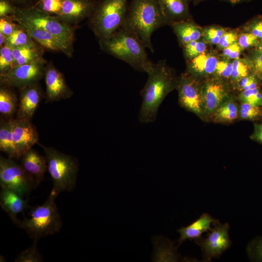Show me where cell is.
I'll list each match as a JSON object with an SVG mask.
<instances>
[{"label":"cell","mask_w":262,"mask_h":262,"mask_svg":"<svg viewBox=\"0 0 262 262\" xmlns=\"http://www.w3.org/2000/svg\"><path fill=\"white\" fill-rule=\"evenodd\" d=\"M253 74L249 61L247 57L232 60V66L229 80L236 88L240 81L245 77Z\"/></svg>","instance_id":"4316f807"},{"label":"cell","mask_w":262,"mask_h":262,"mask_svg":"<svg viewBox=\"0 0 262 262\" xmlns=\"http://www.w3.org/2000/svg\"><path fill=\"white\" fill-rule=\"evenodd\" d=\"M262 115V110L256 107L246 103H242L238 109V116L242 119L255 120Z\"/></svg>","instance_id":"d590c367"},{"label":"cell","mask_w":262,"mask_h":262,"mask_svg":"<svg viewBox=\"0 0 262 262\" xmlns=\"http://www.w3.org/2000/svg\"><path fill=\"white\" fill-rule=\"evenodd\" d=\"M203 97L204 116H211L229 98L225 82L213 76L205 79L203 84Z\"/></svg>","instance_id":"7c38bea8"},{"label":"cell","mask_w":262,"mask_h":262,"mask_svg":"<svg viewBox=\"0 0 262 262\" xmlns=\"http://www.w3.org/2000/svg\"><path fill=\"white\" fill-rule=\"evenodd\" d=\"M0 204L1 208L9 215L16 224L18 219L17 215L28 207V201L23 196L11 190L1 188Z\"/></svg>","instance_id":"ffe728a7"},{"label":"cell","mask_w":262,"mask_h":262,"mask_svg":"<svg viewBox=\"0 0 262 262\" xmlns=\"http://www.w3.org/2000/svg\"><path fill=\"white\" fill-rule=\"evenodd\" d=\"M16 7H27L33 6L39 0H9Z\"/></svg>","instance_id":"7dc6e473"},{"label":"cell","mask_w":262,"mask_h":262,"mask_svg":"<svg viewBox=\"0 0 262 262\" xmlns=\"http://www.w3.org/2000/svg\"><path fill=\"white\" fill-rule=\"evenodd\" d=\"M43 149L47 170L53 182L52 190L58 196L63 192H71L76 186L79 164L77 160L52 147L38 144Z\"/></svg>","instance_id":"52a82bcc"},{"label":"cell","mask_w":262,"mask_h":262,"mask_svg":"<svg viewBox=\"0 0 262 262\" xmlns=\"http://www.w3.org/2000/svg\"><path fill=\"white\" fill-rule=\"evenodd\" d=\"M239 98L242 103L259 107L262 106V93L259 87L241 92Z\"/></svg>","instance_id":"836d02e7"},{"label":"cell","mask_w":262,"mask_h":262,"mask_svg":"<svg viewBox=\"0 0 262 262\" xmlns=\"http://www.w3.org/2000/svg\"><path fill=\"white\" fill-rule=\"evenodd\" d=\"M14 67L12 48L7 44L0 49V75L8 73Z\"/></svg>","instance_id":"1f68e13d"},{"label":"cell","mask_w":262,"mask_h":262,"mask_svg":"<svg viewBox=\"0 0 262 262\" xmlns=\"http://www.w3.org/2000/svg\"><path fill=\"white\" fill-rule=\"evenodd\" d=\"M252 69V73L262 81V53L255 49L247 56Z\"/></svg>","instance_id":"f35d334b"},{"label":"cell","mask_w":262,"mask_h":262,"mask_svg":"<svg viewBox=\"0 0 262 262\" xmlns=\"http://www.w3.org/2000/svg\"><path fill=\"white\" fill-rule=\"evenodd\" d=\"M44 59L14 67L0 75V82L6 86L20 89L37 82L44 75Z\"/></svg>","instance_id":"8fae6325"},{"label":"cell","mask_w":262,"mask_h":262,"mask_svg":"<svg viewBox=\"0 0 262 262\" xmlns=\"http://www.w3.org/2000/svg\"><path fill=\"white\" fill-rule=\"evenodd\" d=\"M127 0H95L88 24L98 40L108 38L123 25Z\"/></svg>","instance_id":"8992f818"},{"label":"cell","mask_w":262,"mask_h":262,"mask_svg":"<svg viewBox=\"0 0 262 262\" xmlns=\"http://www.w3.org/2000/svg\"><path fill=\"white\" fill-rule=\"evenodd\" d=\"M216 122H231L238 117V108L232 98H228L213 115Z\"/></svg>","instance_id":"484cf974"},{"label":"cell","mask_w":262,"mask_h":262,"mask_svg":"<svg viewBox=\"0 0 262 262\" xmlns=\"http://www.w3.org/2000/svg\"><path fill=\"white\" fill-rule=\"evenodd\" d=\"M16 6L9 0H0V17L12 15Z\"/></svg>","instance_id":"bcb514c9"},{"label":"cell","mask_w":262,"mask_h":262,"mask_svg":"<svg viewBox=\"0 0 262 262\" xmlns=\"http://www.w3.org/2000/svg\"><path fill=\"white\" fill-rule=\"evenodd\" d=\"M18 26L17 23L7 16L0 17V33L6 37L10 36Z\"/></svg>","instance_id":"f6af8a7d"},{"label":"cell","mask_w":262,"mask_h":262,"mask_svg":"<svg viewBox=\"0 0 262 262\" xmlns=\"http://www.w3.org/2000/svg\"><path fill=\"white\" fill-rule=\"evenodd\" d=\"M41 47L35 43L22 47H11L14 67L44 59Z\"/></svg>","instance_id":"cb8c5ba5"},{"label":"cell","mask_w":262,"mask_h":262,"mask_svg":"<svg viewBox=\"0 0 262 262\" xmlns=\"http://www.w3.org/2000/svg\"><path fill=\"white\" fill-rule=\"evenodd\" d=\"M216 220L209 214L204 213L190 225L178 229L180 234L178 240V246L187 239L195 240L200 238L203 232L210 231L212 229L211 225Z\"/></svg>","instance_id":"7402d4cb"},{"label":"cell","mask_w":262,"mask_h":262,"mask_svg":"<svg viewBox=\"0 0 262 262\" xmlns=\"http://www.w3.org/2000/svg\"><path fill=\"white\" fill-rule=\"evenodd\" d=\"M63 0H39L33 6L49 15H58L62 7Z\"/></svg>","instance_id":"e575fe53"},{"label":"cell","mask_w":262,"mask_h":262,"mask_svg":"<svg viewBox=\"0 0 262 262\" xmlns=\"http://www.w3.org/2000/svg\"><path fill=\"white\" fill-rule=\"evenodd\" d=\"M32 245L21 252L16 256L15 262H42L43 257L37 247V240H33Z\"/></svg>","instance_id":"4dcf8cb0"},{"label":"cell","mask_w":262,"mask_h":262,"mask_svg":"<svg viewBox=\"0 0 262 262\" xmlns=\"http://www.w3.org/2000/svg\"><path fill=\"white\" fill-rule=\"evenodd\" d=\"M39 184L14 159L0 157V185L22 196L29 195Z\"/></svg>","instance_id":"ba28073f"},{"label":"cell","mask_w":262,"mask_h":262,"mask_svg":"<svg viewBox=\"0 0 262 262\" xmlns=\"http://www.w3.org/2000/svg\"><path fill=\"white\" fill-rule=\"evenodd\" d=\"M206 0H190L195 5L198 4L199 2Z\"/></svg>","instance_id":"f5cc1de1"},{"label":"cell","mask_w":262,"mask_h":262,"mask_svg":"<svg viewBox=\"0 0 262 262\" xmlns=\"http://www.w3.org/2000/svg\"><path fill=\"white\" fill-rule=\"evenodd\" d=\"M45 80L47 102L59 101L70 98L73 92L67 85L61 72L52 64L45 68Z\"/></svg>","instance_id":"5bb4252c"},{"label":"cell","mask_w":262,"mask_h":262,"mask_svg":"<svg viewBox=\"0 0 262 262\" xmlns=\"http://www.w3.org/2000/svg\"><path fill=\"white\" fill-rule=\"evenodd\" d=\"M58 196L51 190L47 200L41 205L33 208L29 217L18 219L16 223L33 240L39 239L58 233L62 221L55 200Z\"/></svg>","instance_id":"5b68a950"},{"label":"cell","mask_w":262,"mask_h":262,"mask_svg":"<svg viewBox=\"0 0 262 262\" xmlns=\"http://www.w3.org/2000/svg\"><path fill=\"white\" fill-rule=\"evenodd\" d=\"M164 25L166 22L157 0H131L121 27L135 33L153 53L152 34Z\"/></svg>","instance_id":"3957f363"},{"label":"cell","mask_w":262,"mask_h":262,"mask_svg":"<svg viewBox=\"0 0 262 262\" xmlns=\"http://www.w3.org/2000/svg\"><path fill=\"white\" fill-rule=\"evenodd\" d=\"M246 250L251 261L262 262V237H257L251 241Z\"/></svg>","instance_id":"74e56055"},{"label":"cell","mask_w":262,"mask_h":262,"mask_svg":"<svg viewBox=\"0 0 262 262\" xmlns=\"http://www.w3.org/2000/svg\"><path fill=\"white\" fill-rule=\"evenodd\" d=\"M14 143L18 158L32 148L38 143L39 134L36 127L30 120L13 119Z\"/></svg>","instance_id":"4fadbf2b"},{"label":"cell","mask_w":262,"mask_h":262,"mask_svg":"<svg viewBox=\"0 0 262 262\" xmlns=\"http://www.w3.org/2000/svg\"><path fill=\"white\" fill-rule=\"evenodd\" d=\"M239 34L238 32L236 30L227 29L216 45L217 49L222 50L229 45L237 42Z\"/></svg>","instance_id":"60d3db41"},{"label":"cell","mask_w":262,"mask_h":262,"mask_svg":"<svg viewBox=\"0 0 262 262\" xmlns=\"http://www.w3.org/2000/svg\"><path fill=\"white\" fill-rule=\"evenodd\" d=\"M259 81L254 74H250L240 81L237 88L242 92L259 88Z\"/></svg>","instance_id":"ee69618b"},{"label":"cell","mask_w":262,"mask_h":262,"mask_svg":"<svg viewBox=\"0 0 262 262\" xmlns=\"http://www.w3.org/2000/svg\"><path fill=\"white\" fill-rule=\"evenodd\" d=\"M167 25L192 19L190 0H157Z\"/></svg>","instance_id":"ac0fdd59"},{"label":"cell","mask_w":262,"mask_h":262,"mask_svg":"<svg viewBox=\"0 0 262 262\" xmlns=\"http://www.w3.org/2000/svg\"><path fill=\"white\" fill-rule=\"evenodd\" d=\"M147 75V81L140 92L142 103L138 119L142 123H150L156 120L162 102L176 89L178 78L164 59L154 63Z\"/></svg>","instance_id":"6da1fadb"},{"label":"cell","mask_w":262,"mask_h":262,"mask_svg":"<svg viewBox=\"0 0 262 262\" xmlns=\"http://www.w3.org/2000/svg\"><path fill=\"white\" fill-rule=\"evenodd\" d=\"M20 164L24 169L40 183L47 170L45 157L33 148L20 157Z\"/></svg>","instance_id":"44dd1931"},{"label":"cell","mask_w":262,"mask_h":262,"mask_svg":"<svg viewBox=\"0 0 262 262\" xmlns=\"http://www.w3.org/2000/svg\"><path fill=\"white\" fill-rule=\"evenodd\" d=\"M17 99L15 94L5 87L0 89V113L1 115L11 116L16 111Z\"/></svg>","instance_id":"83f0119b"},{"label":"cell","mask_w":262,"mask_h":262,"mask_svg":"<svg viewBox=\"0 0 262 262\" xmlns=\"http://www.w3.org/2000/svg\"><path fill=\"white\" fill-rule=\"evenodd\" d=\"M13 119L1 121L0 124V149L8 157L16 159L18 156L14 143Z\"/></svg>","instance_id":"d4e9b609"},{"label":"cell","mask_w":262,"mask_h":262,"mask_svg":"<svg viewBox=\"0 0 262 262\" xmlns=\"http://www.w3.org/2000/svg\"><path fill=\"white\" fill-rule=\"evenodd\" d=\"M259 40L251 33L244 32L239 34L237 42L244 50L255 47L257 45Z\"/></svg>","instance_id":"b9f144b4"},{"label":"cell","mask_w":262,"mask_h":262,"mask_svg":"<svg viewBox=\"0 0 262 262\" xmlns=\"http://www.w3.org/2000/svg\"><path fill=\"white\" fill-rule=\"evenodd\" d=\"M252 138L262 144V123L255 124Z\"/></svg>","instance_id":"c3c4849f"},{"label":"cell","mask_w":262,"mask_h":262,"mask_svg":"<svg viewBox=\"0 0 262 262\" xmlns=\"http://www.w3.org/2000/svg\"><path fill=\"white\" fill-rule=\"evenodd\" d=\"M220 57L229 60H233L240 57L243 50L236 42L222 50Z\"/></svg>","instance_id":"7bdbcfd3"},{"label":"cell","mask_w":262,"mask_h":262,"mask_svg":"<svg viewBox=\"0 0 262 262\" xmlns=\"http://www.w3.org/2000/svg\"><path fill=\"white\" fill-rule=\"evenodd\" d=\"M225 0L231 4H238V3H240L242 2L248 1L251 0Z\"/></svg>","instance_id":"816d5d0a"},{"label":"cell","mask_w":262,"mask_h":262,"mask_svg":"<svg viewBox=\"0 0 262 262\" xmlns=\"http://www.w3.org/2000/svg\"><path fill=\"white\" fill-rule=\"evenodd\" d=\"M95 0H63L62 10L56 16L70 25L77 24L90 16Z\"/></svg>","instance_id":"9a60e30c"},{"label":"cell","mask_w":262,"mask_h":262,"mask_svg":"<svg viewBox=\"0 0 262 262\" xmlns=\"http://www.w3.org/2000/svg\"><path fill=\"white\" fill-rule=\"evenodd\" d=\"M6 16L13 21H25L51 33L62 43L67 51L68 57L72 56L75 26L67 24L56 16L45 13L34 6L16 7L14 13Z\"/></svg>","instance_id":"277c9868"},{"label":"cell","mask_w":262,"mask_h":262,"mask_svg":"<svg viewBox=\"0 0 262 262\" xmlns=\"http://www.w3.org/2000/svg\"><path fill=\"white\" fill-rule=\"evenodd\" d=\"M203 84L201 79L185 72L178 77L176 87L180 106L200 117L204 116Z\"/></svg>","instance_id":"9c48e42d"},{"label":"cell","mask_w":262,"mask_h":262,"mask_svg":"<svg viewBox=\"0 0 262 262\" xmlns=\"http://www.w3.org/2000/svg\"></svg>","instance_id":"db71d44e"},{"label":"cell","mask_w":262,"mask_h":262,"mask_svg":"<svg viewBox=\"0 0 262 262\" xmlns=\"http://www.w3.org/2000/svg\"><path fill=\"white\" fill-rule=\"evenodd\" d=\"M100 49L129 64L134 69L147 74L153 64L148 57L144 43L132 31L121 27L108 38L99 40Z\"/></svg>","instance_id":"7a4b0ae2"},{"label":"cell","mask_w":262,"mask_h":262,"mask_svg":"<svg viewBox=\"0 0 262 262\" xmlns=\"http://www.w3.org/2000/svg\"><path fill=\"white\" fill-rule=\"evenodd\" d=\"M213 228L208 232L206 237H200L195 242L200 246L203 256L206 261L219 257L231 245L229 239V224H221L217 219L213 224Z\"/></svg>","instance_id":"30bf717a"},{"label":"cell","mask_w":262,"mask_h":262,"mask_svg":"<svg viewBox=\"0 0 262 262\" xmlns=\"http://www.w3.org/2000/svg\"><path fill=\"white\" fill-rule=\"evenodd\" d=\"M17 110L18 118L31 120L42 99V92L37 83L20 89Z\"/></svg>","instance_id":"e0dca14e"},{"label":"cell","mask_w":262,"mask_h":262,"mask_svg":"<svg viewBox=\"0 0 262 262\" xmlns=\"http://www.w3.org/2000/svg\"><path fill=\"white\" fill-rule=\"evenodd\" d=\"M244 30L259 40L262 39V16H259L250 20L244 26Z\"/></svg>","instance_id":"ab89813d"},{"label":"cell","mask_w":262,"mask_h":262,"mask_svg":"<svg viewBox=\"0 0 262 262\" xmlns=\"http://www.w3.org/2000/svg\"><path fill=\"white\" fill-rule=\"evenodd\" d=\"M255 49L262 53V39L259 40L257 45L254 47Z\"/></svg>","instance_id":"f907efd6"},{"label":"cell","mask_w":262,"mask_h":262,"mask_svg":"<svg viewBox=\"0 0 262 262\" xmlns=\"http://www.w3.org/2000/svg\"><path fill=\"white\" fill-rule=\"evenodd\" d=\"M208 45L202 37L182 46L183 55L186 61L195 58L206 51Z\"/></svg>","instance_id":"f546056e"},{"label":"cell","mask_w":262,"mask_h":262,"mask_svg":"<svg viewBox=\"0 0 262 262\" xmlns=\"http://www.w3.org/2000/svg\"><path fill=\"white\" fill-rule=\"evenodd\" d=\"M227 29L219 26H210L203 28L202 38L208 45H217Z\"/></svg>","instance_id":"d6a6232c"},{"label":"cell","mask_w":262,"mask_h":262,"mask_svg":"<svg viewBox=\"0 0 262 262\" xmlns=\"http://www.w3.org/2000/svg\"><path fill=\"white\" fill-rule=\"evenodd\" d=\"M220 58L217 52L207 50L195 58L186 61L185 72L199 79H207L214 75Z\"/></svg>","instance_id":"2e32d148"},{"label":"cell","mask_w":262,"mask_h":262,"mask_svg":"<svg viewBox=\"0 0 262 262\" xmlns=\"http://www.w3.org/2000/svg\"><path fill=\"white\" fill-rule=\"evenodd\" d=\"M171 27L181 47L202 37L203 28L192 19L174 23Z\"/></svg>","instance_id":"603a6c76"},{"label":"cell","mask_w":262,"mask_h":262,"mask_svg":"<svg viewBox=\"0 0 262 262\" xmlns=\"http://www.w3.org/2000/svg\"><path fill=\"white\" fill-rule=\"evenodd\" d=\"M6 37L3 34L1 33H0V46L2 47L6 44Z\"/></svg>","instance_id":"681fc988"},{"label":"cell","mask_w":262,"mask_h":262,"mask_svg":"<svg viewBox=\"0 0 262 262\" xmlns=\"http://www.w3.org/2000/svg\"><path fill=\"white\" fill-rule=\"evenodd\" d=\"M14 21L23 28L42 47L52 51H62L68 56L67 51L62 43L51 33L22 20Z\"/></svg>","instance_id":"d6986e66"},{"label":"cell","mask_w":262,"mask_h":262,"mask_svg":"<svg viewBox=\"0 0 262 262\" xmlns=\"http://www.w3.org/2000/svg\"><path fill=\"white\" fill-rule=\"evenodd\" d=\"M232 66V61L220 58L217 65L213 76L225 82L230 79Z\"/></svg>","instance_id":"8d00e7d4"},{"label":"cell","mask_w":262,"mask_h":262,"mask_svg":"<svg viewBox=\"0 0 262 262\" xmlns=\"http://www.w3.org/2000/svg\"><path fill=\"white\" fill-rule=\"evenodd\" d=\"M36 42L28 33L20 25L6 38V44L11 47H19L32 45Z\"/></svg>","instance_id":"f1b7e54d"}]
</instances>
